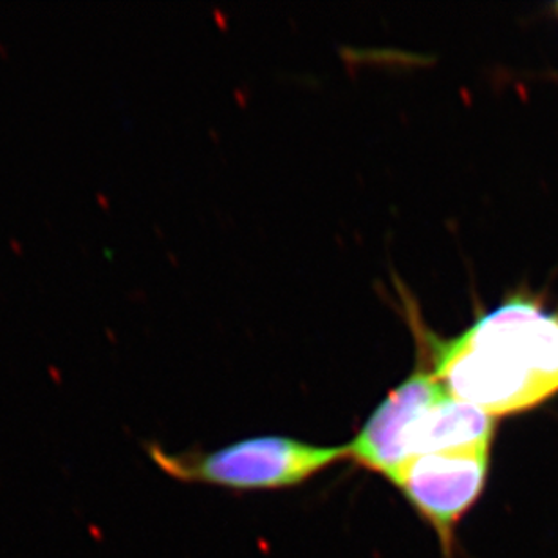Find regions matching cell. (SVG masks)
<instances>
[{
    "mask_svg": "<svg viewBox=\"0 0 558 558\" xmlns=\"http://www.w3.org/2000/svg\"><path fill=\"white\" fill-rule=\"evenodd\" d=\"M433 348L430 373L496 420L558 395V316L533 302H506Z\"/></svg>",
    "mask_w": 558,
    "mask_h": 558,
    "instance_id": "1",
    "label": "cell"
},
{
    "mask_svg": "<svg viewBox=\"0 0 558 558\" xmlns=\"http://www.w3.org/2000/svg\"><path fill=\"white\" fill-rule=\"evenodd\" d=\"M496 427V417L458 400L433 373L416 371L385 396L345 452L362 469L392 481L420 456L492 450Z\"/></svg>",
    "mask_w": 558,
    "mask_h": 558,
    "instance_id": "2",
    "label": "cell"
},
{
    "mask_svg": "<svg viewBox=\"0 0 558 558\" xmlns=\"http://www.w3.org/2000/svg\"><path fill=\"white\" fill-rule=\"evenodd\" d=\"M148 456L172 480L232 492H275L295 488L348 459L343 447H327L295 437L253 436L210 452H167L148 448Z\"/></svg>",
    "mask_w": 558,
    "mask_h": 558,
    "instance_id": "3",
    "label": "cell"
},
{
    "mask_svg": "<svg viewBox=\"0 0 558 558\" xmlns=\"http://www.w3.org/2000/svg\"><path fill=\"white\" fill-rule=\"evenodd\" d=\"M490 456L492 450L427 453L409 461L390 481L433 527L442 558H453L458 524L485 492Z\"/></svg>",
    "mask_w": 558,
    "mask_h": 558,
    "instance_id": "4",
    "label": "cell"
}]
</instances>
